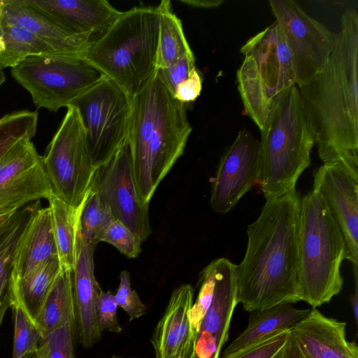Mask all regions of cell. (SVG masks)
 Here are the masks:
<instances>
[{
	"label": "cell",
	"instance_id": "1",
	"mask_svg": "<svg viewBox=\"0 0 358 358\" xmlns=\"http://www.w3.org/2000/svg\"><path fill=\"white\" fill-rule=\"evenodd\" d=\"M324 67L298 87L300 101L323 164L358 179V14L346 10Z\"/></svg>",
	"mask_w": 358,
	"mask_h": 358
},
{
	"label": "cell",
	"instance_id": "2",
	"mask_svg": "<svg viewBox=\"0 0 358 358\" xmlns=\"http://www.w3.org/2000/svg\"><path fill=\"white\" fill-rule=\"evenodd\" d=\"M301 194L296 189L266 199L248 225V244L236 265V300L245 310H264L301 301L298 228Z\"/></svg>",
	"mask_w": 358,
	"mask_h": 358
},
{
	"label": "cell",
	"instance_id": "3",
	"mask_svg": "<svg viewBox=\"0 0 358 358\" xmlns=\"http://www.w3.org/2000/svg\"><path fill=\"white\" fill-rule=\"evenodd\" d=\"M192 129L185 104L157 75L131 98L127 139L135 185L143 202L150 203L182 155Z\"/></svg>",
	"mask_w": 358,
	"mask_h": 358
},
{
	"label": "cell",
	"instance_id": "4",
	"mask_svg": "<svg viewBox=\"0 0 358 358\" xmlns=\"http://www.w3.org/2000/svg\"><path fill=\"white\" fill-rule=\"evenodd\" d=\"M159 17L158 6L122 12L84 58L134 97L157 73Z\"/></svg>",
	"mask_w": 358,
	"mask_h": 358
},
{
	"label": "cell",
	"instance_id": "5",
	"mask_svg": "<svg viewBox=\"0 0 358 358\" xmlns=\"http://www.w3.org/2000/svg\"><path fill=\"white\" fill-rule=\"evenodd\" d=\"M259 187L266 200L292 192L311 163L315 141L296 85L275 103L260 131Z\"/></svg>",
	"mask_w": 358,
	"mask_h": 358
},
{
	"label": "cell",
	"instance_id": "6",
	"mask_svg": "<svg viewBox=\"0 0 358 358\" xmlns=\"http://www.w3.org/2000/svg\"><path fill=\"white\" fill-rule=\"evenodd\" d=\"M300 300L316 308L343 288L345 243L322 196L312 189L301 198L299 228Z\"/></svg>",
	"mask_w": 358,
	"mask_h": 358
},
{
	"label": "cell",
	"instance_id": "7",
	"mask_svg": "<svg viewBox=\"0 0 358 358\" xmlns=\"http://www.w3.org/2000/svg\"><path fill=\"white\" fill-rule=\"evenodd\" d=\"M237 74L246 114L262 131L277 100L295 84L290 55L275 21L241 48Z\"/></svg>",
	"mask_w": 358,
	"mask_h": 358
},
{
	"label": "cell",
	"instance_id": "8",
	"mask_svg": "<svg viewBox=\"0 0 358 358\" xmlns=\"http://www.w3.org/2000/svg\"><path fill=\"white\" fill-rule=\"evenodd\" d=\"M10 72L37 108L53 112L68 108L106 78L84 57L63 55L30 56Z\"/></svg>",
	"mask_w": 358,
	"mask_h": 358
},
{
	"label": "cell",
	"instance_id": "9",
	"mask_svg": "<svg viewBox=\"0 0 358 358\" xmlns=\"http://www.w3.org/2000/svg\"><path fill=\"white\" fill-rule=\"evenodd\" d=\"M53 195L79 209L87 196L96 169L92 164L77 110L69 106L42 157Z\"/></svg>",
	"mask_w": 358,
	"mask_h": 358
},
{
	"label": "cell",
	"instance_id": "10",
	"mask_svg": "<svg viewBox=\"0 0 358 358\" xmlns=\"http://www.w3.org/2000/svg\"><path fill=\"white\" fill-rule=\"evenodd\" d=\"M131 98L105 78L70 106L79 115L93 165L108 162L127 137Z\"/></svg>",
	"mask_w": 358,
	"mask_h": 358
},
{
	"label": "cell",
	"instance_id": "11",
	"mask_svg": "<svg viewBox=\"0 0 358 358\" xmlns=\"http://www.w3.org/2000/svg\"><path fill=\"white\" fill-rule=\"evenodd\" d=\"M268 3L289 50L295 84L301 87L327 64L337 34L309 15L295 1Z\"/></svg>",
	"mask_w": 358,
	"mask_h": 358
},
{
	"label": "cell",
	"instance_id": "12",
	"mask_svg": "<svg viewBox=\"0 0 358 358\" xmlns=\"http://www.w3.org/2000/svg\"><path fill=\"white\" fill-rule=\"evenodd\" d=\"M91 189L142 243L148 238L152 234L149 203L141 199L136 189L127 137L111 158L96 169Z\"/></svg>",
	"mask_w": 358,
	"mask_h": 358
},
{
	"label": "cell",
	"instance_id": "13",
	"mask_svg": "<svg viewBox=\"0 0 358 358\" xmlns=\"http://www.w3.org/2000/svg\"><path fill=\"white\" fill-rule=\"evenodd\" d=\"M259 141L247 129L240 131L222 155L213 178L210 205L226 214L259 184Z\"/></svg>",
	"mask_w": 358,
	"mask_h": 358
},
{
	"label": "cell",
	"instance_id": "14",
	"mask_svg": "<svg viewBox=\"0 0 358 358\" xmlns=\"http://www.w3.org/2000/svg\"><path fill=\"white\" fill-rule=\"evenodd\" d=\"M52 195L42 156L31 139L19 141L0 159V213Z\"/></svg>",
	"mask_w": 358,
	"mask_h": 358
},
{
	"label": "cell",
	"instance_id": "15",
	"mask_svg": "<svg viewBox=\"0 0 358 358\" xmlns=\"http://www.w3.org/2000/svg\"><path fill=\"white\" fill-rule=\"evenodd\" d=\"M313 189L323 198L345 243L344 259L358 266V179L337 164L314 172Z\"/></svg>",
	"mask_w": 358,
	"mask_h": 358
},
{
	"label": "cell",
	"instance_id": "16",
	"mask_svg": "<svg viewBox=\"0 0 358 358\" xmlns=\"http://www.w3.org/2000/svg\"><path fill=\"white\" fill-rule=\"evenodd\" d=\"M214 260L213 294L196 335L193 358H219L228 339L231 317L238 304L236 264L224 257Z\"/></svg>",
	"mask_w": 358,
	"mask_h": 358
},
{
	"label": "cell",
	"instance_id": "17",
	"mask_svg": "<svg viewBox=\"0 0 358 358\" xmlns=\"http://www.w3.org/2000/svg\"><path fill=\"white\" fill-rule=\"evenodd\" d=\"M194 290L189 284L173 292L151 343L155 358H193L196 335L190 320Z\"/></svg>",
	"mask_w": 358,
	"mask_h": 358
},
{
	"label": "cell",
	"instance_id": "18",
	"mask_svg": "<svg viewBox=\"0 0 358 358\" xmlns=\"http://www.w3.org/2000/svg\"><path fill=\"white\" fill-rule=\"evenodd\" d=\"M2 23L32 32L64 56L85 57L93 41L88 35L69 31L26 0H3Z\"/></svg>",
	"mask_w": 358,
	"mask_h": 358
},
{
	"label": "cell",
	"instance_id": "19",
	"mask_svg": "<svg viewBox=\"0 0 358 358\" xmlns=\"http://www.w3.org/2000/svg\"><path fill=\"white\" fill-rule=\"evenodd\" d=\"M96 245L86 244L77 234V258L72 271V287L76 331L85 348L96 343L101 336L96 318V302L101 292L94 275Z\"/></svg>",
	"mask_w": 358,
	"mask_h": 358
},
{
	"label": "cell",
	"instance_id": "20",
	"mask_svg": "<svg viewBox=\"0 0 358 358\" xmlns=\"http://www.w3.org/2000/svg\"><path fill=\"white\" fill-rule=\"evenodd\" d=\"M69 31L91 36L103 34L121 11L106 0H26Z\"/></svg>",
	"mask_w": 358,
	"mask_h": 358
},
{
	"label": "cell",
	"instance_id": "21",
	"mask_svg": "<svg viewBox=\"0 0 358 358\" xmlns=\"http://www.w3.org/2000/svg\"><path fill=\"white\" fill-rule=\"evenodd\" d=\"M346 324L313 308L290 332L303 352L312 358H358L355 342L348 341Z\"/></svg>",
	"mask_w": 358,
	"mask_h": 358
},
{
	"label": "cell",
	"instance_id": "22",
	"mask_svg": "<svg viewBox=\"0 0 358 358\" xmlns=\"http://www.w3.org/2000/svg\"><path fill=\"white\" fill-rule=\"evenodd\" d=\"M58 257L51 211L36 201L14 252L13 279L22 277L44 261Z\"/></svg>",
	"mask_w": 358,
	"mask_h": 358
},
{
	"label": "cell",
	"instance_id": "23",
	"mask_svg": "<svg viewBox=\"0 0 358 358\" xmlns=\"http://www.w3.org/2000/svg\"><path fill=\"white\" fill-rule=\"evenodd\" d=\"M310 310L298 309L291 303H284L251 312L246 329L229 343L219 358H230L280 331L291 330Z\"/></svg>",
	"mask_w": 358,
	"mask_h": 358
},
{
	"label": "cell",
	"instance_id": "24",
	"mask_svg": "<svg viewBox=\"0 0 358 358\" xmlns=\"http://www.w3.org/2000/svg\"><path fill=\"white\" fill-rule=\"evenodd\" d=\"M35 323L42 338L63 327L76 329L71 271L62 268Z\"/></svg>",
	"mask_w": 358,
	"mask_h": 358
},
{
	"label": "cell",
	"instance_id": "25",
	"mask_svg": "<svg viewBox=\"0 0 358 358\" xmlns=\"http://www.w3.org/2000/svg\"><path fill=\"white\" fill-rule=\"evenodd\" d=\"M61 271L58 257H53L13 279L15 301L34 322Z\"/></svg>",
	"mask_w": 358,
	"mask_h": 358
},
{
	"label": "cell",
	"instance_id": "26",
	"mask_svg": "<svg viewBox=\"0 0 358 358\" xmlns=\"http://www.w3.org/2000/svg\"><path fill=\"white\" fill-rule=\"evenodd\" d=\"M33 204L17 210L0 232V327L6 311L15 302L13 261L16 244L30 216Z\"/></svg>",
	"mask_w": 358,
	"mask_h": 358
},
{
	"label": "cell",
	"instance_id": "27",
	"mask_svg": "<svg viewBox=\"0 0 358 358\" xmlns=\"http://www.w3.org/2000/svg\"><path fill=\"white\" fill-rule=\"evenodd\" d=\"M48 201L62 268L72 271L77 258L78 221L82 206L76 210L54 195Z\"/></svg>",
	"mask_w": 358,
	"mask_h": 358
},
{
	"label": "cell",
	"instance_id": "28",
	"mask_svg": "<svg viewBox=\"0 0 358 358\" xmlns=\"http://www.w3.org/2000/svg\"><path fill=\"white\" fill-rule=\"evenodd\" d=\"M158 7L160 17L157 66L159 69L171 66L193 52L185 36L180 20L172 11L171 1L163 0Z\"/></svg>",
	"mask_w": 358,
	"mask_h": 358
},
{
	"label": "cell",
	"instance_id": "29",
	"mask_svg": "<svg viewBox=\"0 0 358 358\" xmlns=\"http://www.w3.org/2000/svg\"><path fill=\"white\" fill-rule=\"evenodd\" d=\"M3 27L4 49L0 52V67H14L34 55H62L32 32L17 26ZM64 56V55H63Z\"/></svg>",
	"mask_w": 358,
	"mask_h": 358
},
{
	"label": "cell",
	"instance_id": "30",
	"mask_svg": "<svg viewBox=\"0 0 358 358\" xmlns=\"http://www.w3.org/2000/svg\"><path fill=\"white\" fill-rule=\"evenodd\" d=\"M115 218L108 204L90 189L78 221V235L86 244L96 245L99 236Z\"/></svg>",
	"mask_w": 358,
	"mask_h": 358
},
{
	"label": "cell",
	"instance_id": "31",
	"mask_svg": "<svg viewBox=\"0 0 358 358\" xmlns=\"http://www.w3.org/2000/svg\"><path fill=\"white\" fill-rule=\"evenodd\" d=\"M38 113L23 110L0 117V159L17 143L31 139L36 131Z\"/></svg>",
	"mask_w": 358,
	"mask_h": 358
},
{
	"label": "cell",
	"instance_id": "32",
	"mask_svg": "<svg viewBox=\"0 0 358 358\" xmlns=\"http://www.w3.org/2000/svg\"><path fill=\"white\" fill-rule=\"evenodd\" d=\"M12 309L14 320L13 358H22L39 347L42 336L35 322L19 302L15 301Z\"/></svg>",
	"mask_w": 358,
	"mask_h": 358
},
{
	"label": "cell",
	"instance_id": "33",
	"mask_svg": "<svg viewBox=\"0 0 358 358\" xmlns=\"http://www.w3.org/2000/svg\"><path fill=\"white\" fill-rule=\"evenodd\" d=\"M98 242H105L114 246L127 258L138 257L142 242L122 222L115 220L99 236Z\"/></svg>",
	"mask_w": 358,
	"mask_h": 358
},
{
	"label": "cell",
	"instance_id": "34",
	"mask_svg": "<svg viewBox=\"0 0 358 358\" xmlns=\"http://www.w3.org/2000/svg\"><path fill=\"white\" fill-rule=\"evenodd\" d=\"M76 328L63 327L43 338L40 345L45 358H75L74 338Z\"/></svg>",
	"mask_w": 358,
	"mask_h": 358
},
{
	"label": "cell",
	"instance_id": "35",
	"mask_svg": "<svg viewBox=\"0 0 358 358\" xmlns=\"http://www.w3.org/2000/svg\"><path fill=\"white\" fill-rule=\"evenodd\" d=\"M290 330L280 331L230 358H282Z\"/></svg>",
	"mask_w": 358,
	"mask_h": 358
},
{
	"label": "cell",
	"instance_id": "36",
	"mask_svg": "<svg viewBox=\"0 0 358 358\" xmlns=\"http://www.w3.org/2000/svg\"><path fill=\"white\" fill-rule=\"evenodd\" d=\"M116 302L133 320L142 316L146 308L141 301L137 292L132 288L129 273L122 271L120 275V284L115 294Z\"/></svg>",
	"mask_w": 358,
	"mask_h": 358
},
{
	"label": "cell",
	"instance_id": "37",
	"mask_svg": "<svg viewBox=\"0 0 358 358\" xmlns=\"http://www.w3.org/2000/svg\"><path fill=\"white\" fill-rule=\"evenodd\" d=\"M195 68V58L192 54L180 58L168 67L158 69L157 76L173 94L177 86L188 78Z\"/></svg>",
	"mask_w": 358,
	"mask_h": 358
},
{
	"label": "cell",
	"instance_id": "38",
	"mask_svg": "<svg viewBox=\"0 0 358 358\" xmlns=\"http://www.w3.org/2000/svg\"><path fill=\"white\" fill-rule=\"evenodd\" d=\"M118 305L115 295L110 291L100 292L96 302V318L99 329L114 333H120L122 328L119 324L117 310Z\"/></svg>",
	"mask_w": 358,
	"mask_h": 358
},
{
	"label": "cell",
	"instance_id": "39",
	"mask_svg": "<svg viewBox=\"0 0 358 358\" xmlns=\"http://www.w3.org/2000/svg\"><path fill=\"white\" fill-rule=\"evenodd\" d=\"M202 80L200 72L195 68L188 78L177 86L173 96L185 104L195 101L201 94Z\"/></svg>",
	"mask_w": 358,
	"mask_h": 358
},
{
	"label": "cell",
	"instance_id": "40",
	"mask_svg": "<svg viewBox=\"0 0 358 358\" xmlns=\"http://www.w3.org/2000/svg\"><path fill=\"white\" fill-rule=\"evenodd\" d=\"M282 358H303L301 351L291 332Z\"/></svg>",
	"mask_w": 358,
	"mask_h": 358
},
{
	"label": "cell",
	"instance_id": "41",
	"mask_svg": "<svg viewBox=\"0 0 358 358\" xmlns=\"http://www.w3.org/2000/svg\"><path fill=\"white\" fill-rule=\"evenodd\" d=\"M181 3H185L191 7L199 8H213L220 6L224 1L222 0H182Z\"/></svg>",
	"mask_w": 358,
	"mask_h": 358
},
{
	"label": "cell",
	"instance_id": "42",
	"mask_svg": "<svg viewBox=\"0 0 358 358\" xmlns=\"http://www.w3.org/2000/svg\"><path fill=\"white\" fill-rule=\"evenodd\" d=\"M355 277V293L351 296L350 302L356 323L358 322V266H353Z\"/></svg>",
	"mask_w": 358,
	"mask_h": 358
},
{
	"label": "cell",
	"instance_id": "43",
	"mask_svg": "<svg viewBox=\"0 0 358 358\" xmlns=\"http://www.w3.org/2000/svg\"><path fill=\"white\" fill-rule=\"evenodd\" d=\"M17 210H11L0 213V232L6 228L15 217Z\"/></svg>",
	"mask_w": 358,
	"mask_h": 358
},
{
	"label": "cell",
	"instance_id": "44",
	"mask_svg": "<svg viewBox=\"0 0 358 358\" xmlns=\"http://www.w3.org/2000/svg\"><path fill=\"white\" fill-rule=\"evenodd\" d=\"M3 8V0H0V52L4 49L3 27L2 23V13Z\"/></svg>",
	"mask_w": 358,
	"mask_h": 358
},
{
	"label": "cell",
	"instance_id": "45",
	"mask_svg": "<svg viewBox=\"0 0 358 358\" xmlns=\"http://www.w3.org/2000/svg\"><path fill=\"white\" fill-rule=\"evenodd\" d=\"M22 358H45L43 348L39 345L36 350L29 352Z\"/></svg>",
	"mask_w": 358,
	"mask_h": 358
},
{
	"label": "cell",
	"instance_id": "46",
	"mask_svg": "<svg viewBox=\"0 0 358 358\" xmlns=\"http://www.w3.org/2000/svg\"><path fill=\"white\" fill-rule=\"evenodd\" d=\"M6 81V76L3 69L0 67V86Z\"/></svg>",
	"mask_w": 358,
	"mask_h": 358
},
{
	"label": "cell",
	"instance_id": "47",
	"mask_svg": "<svg viewBox=\"0 0 358 358\" xmlns=\"http://www.w3.org/2000/svg\"><path fill=\"white\" fill-rule=\"evenodd\" d=\"M301 350V349H300ZM301 351V353L303 355V358H312L311 357H310L307 353L303 352L302 350Z\"/></svg>",
	"mask_w": 358,
	"mask_h": 358
},
{
	"label": "cell",
	"instance_id": "48",
	"mask_svg": "<svg viewBox=\"0 0 358 358\" xmlns=\"http://www.w3.org/2000/svg\"><path fill=\"white\" fill-rule=\"evenodd\" d=\"M111 358H121V357H116V356H113Z\"/></svg>",
	"mask_w": 358,
	"mask_h": 358
}]
</instances>
